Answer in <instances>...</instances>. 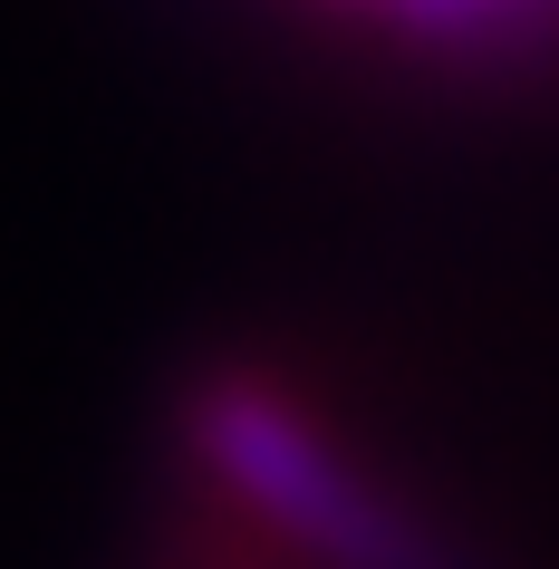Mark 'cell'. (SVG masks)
I'll use <instances>...</instances> for the list:
<instances>
[{
  "label": "cell",
  "mask_w": 559,
  "mask_h": 569,
  "mask_svg": "<svg viewBox=\"0 0 559 569\" xmlns=\"http://www.w3.org/2000/svg\"><path fill=\"white\" fill-rule=\"evenodd\" d=\"M377 20L443 59H492V49H530L540 30H559V0H377Z\"/></svg>",
  "instance_id": "7a4b0ae2"
},
{
  "label": "cell",
  "mask_w": 559,
  "mask_h": 569,
  "mask_svg": "<svg viewBox=\"0 0 559 569\" xmlns=\"http://www.w3.org/2000/svg\"><path fill=\"white\" fill-rule=\"evenodd\" d=\"M367 10H377V0H367Z\"/></svg>",
  "instance_id": "3957f363"
},
{
  "label": "cell",
  "mask_w": 559,
  "mask_h": 569,
  "mask_svg": "<svg viewBox=\"0 0 559 569\" xmlns=\"http://www.w3.org/2000/svg\"><path fill=\"white\" fill-rule=\"evenodd\" d=\"M183 453L232 492L261 531H280L290 550H309L319 569H453L443 540L299 406L270 367H203L174 406Z\"/></svg>",
  "instance_id": "6da1fadb"
}]
</instances>
